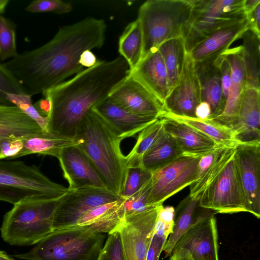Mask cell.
Returning <instances> with one entry per match:
<instances>
[{
	"label": "cell",
	"mask_w": 260,
	"mask_h": 260,
	"mask_svg": "<svg viewBox=\"0 0 260 260\" xmlns=\"http://www.w3.org/2000/svg\"><path fill=\"white\" fill-rule=\"evenodd\" d=\"M106 27L104 20L92 17L61 26L46 44L3 64L27 94H43L82 71L80 55L103 46Z\"/></svg>",
	"instance_id": "obj_1"
},
{
	"label": "cell",
	"mask_w": 260,
	"mask_h": 260,
	"mask_svg": "<svg viewBox=\"0 0 260 260\" xmlns=\"http://www.w3.org/2000/svg\"><path fill=\"white\" fill-rule=\"evenodd\" d=\"M129 67L121 56L100 61L74 77L48 90L51 107L47 132L75 141L78 127L87 114L107 98L127 76Z\"/></svg>",
	"instance_id": "obj_2"
},
{
	"label": "cell",
	"mask_w": 260,
	"mask_h": 260,
	"mask_svg": "<svg viewBox=\"0 0 260 260\" xmlns=\"http://www.w3.org/2000/svg\"><path fill=\"white\" fill-rule=\"evenodd\" d=\"M122 140L103 118L90 111L80 123L75 141L98 171L106 188L120 196L127 168Z\"/></svg>",
	"instance_id": "obj_3"
},
{
	"label": "cell",
	"mask_w": 260,
	"mask_h": 260,
	"mask_svg": "<svg viewBox=\"0 0 260 260\" xmlns=\"http://www.w3.org/2000/svg\"><path fill=\"white\" fill-rule=\"evenodd\" d=\"M105 236L89 226L53 231L26 253L14 255L24 260H97Z\"/></svg>",
	"instance_id": "obj_4"
},
{
	"label": "cell",
	"mask_w": 260,
	"mask_h": 260,
	"mask_svg": "<svg viewBox=\"0 0 260 260\" xmlns=\"http://www.w3.org/2000/svg\"><path fill=\"white\" fill-rule=\"evenodd\" d=\"M59 199L31 198L14 205L4 216L0 229L4 241L13 246L36 245L53 231Z\"/></svg>",
	"instance_id": "obj_5"
},
{
	"label": "cell",
	"mask_w": 260,
	"mask_h": 260,
	"mask_svg": "<svg viewBox=\"0 0 260 260\" xmlns=\"http://www.w3.org/2000/svg\"><path fill=\"white\" fill-rule=\"evenodd\" d=\"M192 6V0H148L140 6L137 19L143 34L142 59L164 42L182 37Z\"/></svg>",
	"instance_id": "obj_6"
},
{
	"label": "cell",
	"mask_w": 260,
	"mask_h": 260,
	"mask_svg": "<svg viewBox=\"0 0 260 260\" xmlns=\"http://www.w3.org/2000/svg\"><path fill=\"white\" fill-rule=\"evenodd\" d=\"M0 159V201L14 205L38 198L57 200L69 190L51 180L35 165Z\"/></svg>",
	"instance_id": "obj_7"
},
{
	"label": "cell",
	"mask_w": 260,
	"mask_h": 260,
	"mask_svg": "<svg viewBox=\"0 0 260 260\" xmlns=\"http://www.w3.org/2000/svg\"><path fill=\"white\" fill-rule=\"evenodd\" d=\"M192 1V10L182 37L187 54L216 30L246 17L244 0Z\"/></svg>",
	"instance_id": "obj_8"
},
{
	"label": "cell",
	"mask_w": 260,
	"mask_h": 260,
	"mask_svg": "<svg viewBox=\"0 0 260 260\" xmlns=\"http://www.w3.org/2000/svg\"><path fill=\"white\" fill-rule=\"evenodd\" d=\"M216 212L205 209L174 246L173 260H219Z\"/></svg>",
	"instance_id": "obj_9"
},
{
	"label": "cell",
	"mask_w": 260,
	"mask_h": 260,
	"mask_svg": "<svg viewBox=\"0 0 260 260\" xmlns=\"http://www.w3.org/2000/svg\"><path fill=\"white\" fill-rule=\"evenodd\" d=\"M199 204L200 207L217 213L247 212L234 156L201 194Z\"/></svg>",
	"instance_id": "obj_10"
},
{
	"label": "cell",
	"mask_w": 260,
	"mask_h": 260,
	"mask_svg": "<svg viewBox=\"0 0 260 260\" xmlns=\"http://www.w3.org/2000/svg\"><path fill=\"white\" fill-rule=\"evenodd\" d=\"M201 156L182 154L153 172L148 204L161 205L167 199L191 184Z\"/></svg>",
	"instance_id": "obj_11"
},
{
	"label": "cell",
	"mask_w": 260,
	"mask_h": 260,
	"mask_svg": "<svg viewBox=\"0 0 260 260\" xmlns=\"http://www.w3.org/2000/svg\"><path fill=\"white\" fill-rule=\"evenodd\" d=\"M160 206L124 216L111 231L119 234L125 260H146Z\"/></svg>",
	"instance_id": "obj_12"
},
{
	"label": "cell",
	"mask_w": 260,
	"mask_h": 260,
	"mask_svg": "<svg viewBox=\"0 0 260 260\" xmlns=\"http://www.w3.org/2000/svg\"><path fill=\"white\" fill-rule=\"evenodd\" d=\"M121 199L107 188L85 186L69 190L58 200L53 230L75 226L78 219L91 208Z\"/></svg>",
	"instance_id": "obj_13"
},
{
	"label": "cell",
	"mask_w": 260,
	"mask_h": 260,
	"mask_svg": "<svg viewBox=\"0 0 260 260\" xmlns=\"http://www.w3.org/2000/svg\"><path fill=\"white\" fill-rule=\"evenodd\" d=\"M234 158L247 212L260 218V142L236 143Z\"/></svg>",
	"instance_id": "obj_14"
},
{
	"label": "cell",
	"mask_w": 260,
	"mask_h": 260,
	"mask_svg": "<svg viewBox=\"0 0 260 260\" xmlns=\"http://www.w3.org/2000/svg\"><path fill=\"white\" fill-rule=\"evenodd\" d=\"M201 102L200 84L194 61L187 53L181 76L163 103L162 115L196 118V108Z\"/></svg>",
	"instance_id": "obj_15"
},
{
	"label": "cell",
	"mask_w": 260,
	"mask_h": 260,
	"mask_svg": "<svg viewBox=\"0 0 260 260\" xmlns=\"http://www.w3.org/2000/svg\"><path fill=\"white\" fill-rule=\"evenodd\" d=\"M109 97L129 111L142 116L160 118L164 114L162 104L143 85L128 74Z\"/></svg>",
	"instance_id": "obj_16"
},
{
	"label": "cell",
	"mask_w": 260,
	"mask_h": 260,
	"mask_svg": "<svg viewBox=\"0 0 260 260\" xmlns=\"http://www.w3.org/2000/svg\"><path fill=\"white\" fill-rule=\"evenodd\" d=\"M69 190L85 186L106 188L96 170L77 144L64 148L58 158Z\"/></svg>",
	"instance_id": "obj_17"
},
{
	"label": "cell",
	"mask_w": 260,
	"mask_h": 260,
	"mask_svg": "<svg viewBox=\"0 0 260 260\" xmlns=\"http://www.w3.org/2000/svg\"><path fill=\"white\" fill-rule=\"evenodd\" d=\"M223 54L230 64L231 84L222 113L213 119L207 120L231 129L237 116L243 92L246 87L242 46L229 48Z\"/></svg>",
	"instance_id": "obj_18"
},
{
	"label": "cell",
	"mask_w": 260,
	"mask_h": 260,
	"mask_svg": "<svg viewBox=\"0 0 260 260\" xmlns=\"http://www.w3.org/2000/svg\"><path fill=\"white\" fill-rule=\"evenodd\" d=\"M92 110L108 123L122 140L133 137L159 118L134 114L109 96Z\"/></svg>",
	"instance_id": "obj_19"
},
{
	"label": "cell",
	"mask_w": 260,
	"mask_h": 260,
	"mask_svg": "<svg viewBox=\"0 0 260 260\" xmlns=\"http://www.w3.org/2000/svg\"><path fill=\"white\" fill-rule=\"evenodd\" d=\"M221 53L203 60L194 62L200 87L201 102L207 103L211 109L209 119L219 115L224 107L222 100L220 64Z\"/></svg>",
	"instance_id": "obj_20"
},
{
	"label": "cell",
	"mask_w": 260,
	"mask_h": 260,
	"mask_svg": "<svg viewBox=\"0 0 260 260\" xmlns=\"http://www.w3.org/2000/svg\"><path fill=\"white\" fill-rule=\"evenodd\" d=\"M231 130L237 143L260 142L259 89L245 88L237 116Z\"/></svg>",
	"instance_id": "obj_21"
},
{
	"label": "cell",
	"mask_w": 260,
	"mask_h": 260,
	"mask_svg": "<svg viewBox=\"0 0 260 260\" xmlns=\"http://www.w3.org/2000/svg\"><path fill=\"white\" fill-rule=\"evenodd\" d=\"M128 75L143 85L163 105L170 90L166 68L158 49L146 55Z\"/></svg>",
	"instance_id": "obj_22"
},
{
	"label": "cell",
	"mask_w": 260,
	"mask_h": 260,
	"mask_svg": "<svg viewBox=\"0 0 260 260\" xmlns=\"http://www.w3.org/2000/svg\"><path fill=\"white\" fill-rule=\"evenodd\" d=\"M248 28L249 23L246 16L213 32L196 45L188 54L194 62H198L220 54L229 49L235 41L241 39Z\"/></svg>",
	"instance_id": "obj_23"
},
{
	"label": "cell",
	"mask_w": 260,
	"mask_h": 260,
	"mask_svg": "<svg viewBox=\"0 0 260 260\" xmlns=\"http://www.w3.org/2000/svg\"><path fill=\"white\" fill-rule=\"evenodd\" d=\"M235 144L218 146L201 156L195 180L189 185V195L193 197H200L233 157Z\"/></svg>",
	"instance_id": "obj_24"
},
{
	"label": "cell",
	"mask_w": 260,
	"mask_h": 260,
	"mask_svg": "<svg viewBox=\"0 0 260 260\" xmlns=\"http://www.w3.org/2000/svg\"><path fill=\"white\" fill-rule=\"evenodd\" d=\"M159 118L164 129L175 139L183 154L203 156L220 146L183 122L166 116Z\"/></svg>",
	"instance_id": "obj_25"
},
{
	"label": "cell",
	"mask_w": 260,
	"mask_h": 260,
	"mask_svg": "<svg viewBox=\"0 0 260 260\" xmlns=\"http://www.w3.org/2000/svg\"><path fill=\"white\" fill-rule=\"evenodd\" d=\"M39 124L16 106L0 104V159L3 144L12 137L45 133Z\"/></svg>",
	"instance_id": "obj_26"
},
{
	"label": "cell",
	"mask_w": 260,
	"mask_h": 260,
	"mask_svg": "<svg viewBox=\"0 0 260 260\" xmlns=\"http://www.w3.org/2000/svg\"><path fill=\"white\" fill-rule=\"evenodd\" d=\"M199 199L200 197L188 195L180 202L175 209L173 230L168 238L162 250L165 257L171 255L177 241L205 209L199 206Z\"/></svg>",
	"instance_id": "obj_27"
},
{
	"label": "cell",
	"mask_w": 260,
	"mask_h": 260,
	"mask_svg": "<svg viewBox=\"0 0 260 260\" xmlns=\"http://www.w3.org/2000/svg\"><path fill=\"white\" fill-rule=\"evenodd\" d=\"M182 154L183 152L177 141L163 128L143 155L141 167L152 173Z\"/></svg>",
	"instance_id": "obj_28"
},
{
	"label": "cell",
	"mask_w": 260,
	"mask_h": 260,
	"mask_svg": "<svg viewBox=\"0 0 260 260\" xmlns=\"http://www.w3.org/2000/svg\"><path fill=\"white\" fill-rule=\"evenodd\" d=\"M158 50L166 68L170 91L179 81L183 72L187 54L183 39L179 37L166 41L160 45Z\"/></svg>",
	"instance_id": "obj_29"
},
{
	"label": "cell",
	"mask_w": 260,
	"mask_h": 260,
	"mask_svg": "<svg viewBox=\"0 0 260 260\" xmlns=\"http://www.w3.org/2000/svg\"><path fill=\"white\" fill-rule=\"evenodd\" d=\"M77 144L70 139L59 137L49 133L26 138L18 157L31 154L50 155L58 158L62 150Z\"/></svg>",
	"instance_id": "obj_30"
},
{
	"label": "cell",
	"mask_w": 260,
	"mask_h": 260,
	"mask_svg": "<svg viewBox=\"0 0 260 260\" xmlns=\"http://www.w3.org/2000/svg\"><path fill=\"white\" fill-rule=\"evenodd\" d=\"M260 36L247 29L242 35V59L244 64L246 87L259 89Z\"/></svg>",
	"instance_id": "obj_31"
},
{
	"label": "cell",
	"mask_w": 260,
	"mask_h": 260,
	"mask_svg": "<svg viewBox=\"0 0 260 260\" xmlns=\"http://www.w3.org/2000/svg\"><path fill=\"white\" fill-rule=\"evenodd\" d=\"M143 34L138 19L129 23L119 39L118 51L127 62L129 72L135 69L142 58Z\"/></svg>",
	"instance_id": "obj_32"
},
{
	"label": "cell",
	"mask_w": 260,
	"mask_h": 260,
	"mask_svg": "<svg viewBox=\"0 0 260 260\" xmlns=\"http://www.w3.org/2000/svg\"><path fill=\"white\" fill-rule=\"evenodd\" d=\"M162 129L161 121L158 118L139 133L136 143L129 153L125 156L127 169L142 167L141 161L143 155L158 138Z\"/></svg>",
	"instance_id": "obj_33"
},
{
	"label": "cell",
	"mask_w": 260,
	"mask_h": 260,
	"mask_svg": "<svg viewBox=\"0 0 260 260\" xmlns=\"http://www.w3.org/2000/svg\"><path fill=\"white\" fill-rule=\"evenodd\" d=\"M162 116H168L185 123L210 138L218 145H230L236 143L231 129L218 125L210 120Z\"/></svg>",
	"instance_id": "obj_34"
},
{
	"label": "cell",
	"mask_w": 260,
	"mask_h": 260,
	"mask_svg": "<svg viewBox=\"0 0 260 260\" xmlns=\"http://www.w3.org/2000/svg\"><path fill=\"white\" fill-rule=\"evenodd\" d=\"M16 43V26L8 19L0 15V60L15 58L18 55Z\"/></svg>",
	"instance_id": "obj_35"
},
{
	"label": "cell",
	"mask_w": 260,
	"mask_h": 260,
	"mask_svg": "<svg viewBox=\"0 0 260 260\" xmlns=\"http://www.w3.org/2000/svg\"><path fill=\"white\" fill-rule=\"evenodd\" d=\"M32 95L29 94H8L7 100L11 105L16 106L30 118L34 120L45 133L47 132L48 116H41L31 103Z\"/></svg>",
	"instance_id": "obj_36"
},
{
	"label": "cell",
	"mask_w": 260,
	"mask_h": 260,
	"mask_svg": "<svg viewBox=\"0 0 260 260\" xmlns=\"http://www.w3.org/2000/svg\"><path fill=\"white\" fill-rule=\"evenodd\" d=\"M152 178V173L142 167L127 169L126 180L120 197L127 199L137 191Z\"/></svg>",
	"instance_id": "obj_37"
},
{
	"label": "cell",
	"mask_w": 260,
	"mask_h": 260,
	"mask_svg": "<svg viewBox=\"0 0 260 260\" xmlns=\"http://www.w3.org/2000/svg\"><path fill=\"white\" fill-rule=\"evenodd\" d=\"M8 94H27L18 79L0 63V104L11 105L7 100Z\"/></svg>",
	"instance_id": "obj_38"
},
{
	"label": "cell",
	"mask_w": 260,
	"mask_h": 260,
	"mask_svg": "<svg viewBox=\"0 0 260 260\" xmlns=\"http://www.w3.org/2000/svg\"><path fill=\"white\" fill-rule=\"evenodd\" d=\"M151 187V180L134 194L127 199H124L122 205L124 216L155 207L148 204Z\"/></svg>",
	"instance_id": "obj_39"
},
{
	"label": "cell",
	"mask_w": 260,
	"mask_h": 260,
	"mask_svg": "<svg viewBox=\"0 0 260 260\" xmlns=\"http://www.w3.org/2000/svg\"><path fill=\"white\" fill-rule=\"evenodd\" d=\"M98 260H125L121 238L117 232L108 234Z\"/></svg>",
	"instance_id": "obj_40"
},
{
	"label": "cell",
	"mask_w": 260,
	"mask_h": 260,
	"mask_svg": "<svg viewBox=\"0 0 260 260\" xmlns=\"http://www.w3.org/2000/svg\"><path fill=\"white\" fill-rule=\"evenodd\" d=\"M72 6L60 0H35L25 8V11L32 13L53 12L63 14L70 12Z\"/></svg>",
	"instance_id": "obj_41"
},
{
	"label": "cell",
	"mask_w": 260,
	"mask_h": 260,
	"mask_svg": "<svg viewBox=\"0 0 260 260\" xmlns=\"http://www.w3.org/2000/svg\"><path fill=\"white\" fill-rule=\"evenodd\" d=\"M124 199L104 204L93 207L85 213L77 220L76 225L89 226L108 213L121 205ZM75 225V226H76Z\"/></svg>",
	"instance_id": "obj_42"
},
{
	"label": "cell",
	"mask_w": 260,
	"mask_h": 260,
	"mask_svg": "<svg viewBox=\"0 0 260 260\" xmlns=\"http://www.w3.org/2000/svg\"><path fill=\"white\" fill-rule=\"evenodd\" d=\"M175 208L172 206L164 207L161 205L158 212L154 234L168 238L174 226Z\"/></svg>",
	"instance_id": "obj_43"
},
{
	"label": "cell",
	"mask_w": 260,
	"mask_h": 260,
	"mask_svg": "<svg viewBox=\"0 0 260 260\" xmlns=\"http://www.w3.org/2000/svg\"><path fill=\"white\" fill-rule=\"evenodd\" d=\"M221 54L222 56L220 64L221 88L222 100L225 106L231 84V68L230 64L225 57L223 52Z\"/></svg>",
	"instance_id": "obj_44"
},
{
	"label": "cell",
	"mask_w": 260,
	"mask_h": 260,
	"mask_svg": "<svg viewBox=\"0 0 260 260\" xmlns=\"http://www.w3.org/2000/svg\"><path fill=\"white\" fill-rule=\"evenodd\" d=\"M167 238L153 234L147 253L146 260H158Z\"/></svg>",
	"instance_id": "obj_45"
},
{
	"label": "cell",
	"mask_w": 260,
	"mask_h": 260,
	"mask_svg": "<svg viewBox=\"0 0 260 260\" xmlns=\"http://www.w3.org/2000/svg\"><path fill=\"white\" fill-rule=\"evenodd\" d=\"M248 21L249 28L260 36V3L250 13L246 15Z\"/></svg>",
	"instance_id": "obj_46"
},
{
	"label": "cell",
	"mask_w": 260,
	"mask_h": 260,
	"mask_svg": "<svg viewBox=\"0 0 260 260\" xmlns=\"http://www.w3.org/2000/svg\"><path fill=\"white\" fill-rule=\"evenodd\" d=\"M96 57L90 50L83 51L80 55L79 62L83 67L89 68L94 66L98 62Z\"/></svg>",
	"instance_id": "obj_47"
},
{
	"label": "cell",
	"mask_w": 260,
	"mask_h": 260,
	"mask_svg": "<svg viewBox=\"0 0 260 260\" xmlns=\"http://www.w3.org/2000/svg\"><path fill=\"white\" fill-rule=\"evenodd\" d=\"M34 106L42 116H48L51 110V103L48 96H44L34 104Z\"/></svg>",
	"instance_id": "obj_48"
},
{
	"label": "cell",
	"mask_w": 260,
	"mask_h": 260,
	"mask_svg": "<svg viewBox=\"0 0 260 260\" xmlns=\"http://www.w3.org/2000/svg\"><path fill=\"white\" fill-rule=\"evenodd\" d=\"M211 115V109L209 105L205 102H201L197 106L195 110L196 118L200 120H207Z\"/></svg>",
	"instance_id": "obj_49"
},
{
	"label": "cell",
	"mask_w": 260,
	"mask_h": 260,
	"mask_svg": "<svg viewBox=\"0 0 260 260\" xmlns=\"http://www.w3.org/2000/svg\"><path fill=\"white\" fill-rule=\"evenodd\" d=\"M259 3V0H244V9L245 15L252 11Z\"/></svg>",
	"instance_id": "obj_50"
},
{
	"label": "cell",
	"mask_w": 260,
	"mask_h": 260,
	"mask_svg": "<svg viewBox=\"0 0 260 260\" xmlns=\"http://www.w3.org/2000/svg\"><path fill=\"white\" fill-rule=\"evenodd\" d=\"M0 260H16L5 251L0 250Z\"/></svg>",
	"instance_id": "obj_51"
},
{
	"label": "cell",
	"mask_w": 260,
	"mask_h": 260,
	"mask_svg": "<svg viewBox=\"0 0 260 260\" xmlns=\"http://www.w3.org/2000/svg\"><path fill=\"white\" fill-rule=\"evenodd\" d=\"M9 0H0V14L5 12Z\"/></svg>",
	"instance_id": "obj_52"
},
{
	"label": "cell",
	"mask_w": 260,
	"mask_h": 260,
	"mask_svg": "<svg viewBox=\"0 0 260 260\" xmlns=\"http://www.w3.org/2000/svg\"><path fill=\"white\" fill-rule=\"evenodd\" d=\"M169 260H173V259H169Z\"/></svg>",
	"instance_id": "obj_53"
},
{
	"label": "cell",
	"mask_w": 260,
	"mask_h": 260,
	"mask_svg": "<svg viewBox=\"0 0 260 260\" xmlns=\"http://www.w3.org/2000/svg\"><path fill=\"white\" fill-rule=\"evenodd\" d=\"M98 260V259H97Z\"/></svg>",
	"instance_id": "obj_54"
}]
</instances>
